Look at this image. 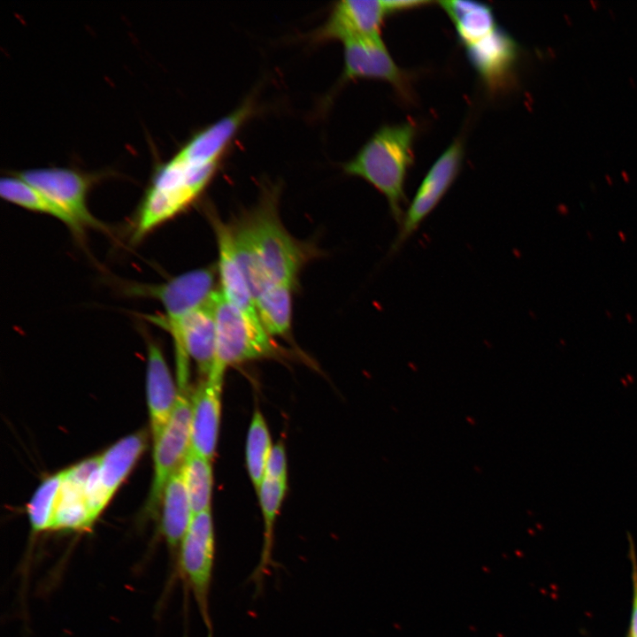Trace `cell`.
<instances>
[{
	"label": "cell",
	"mask_w": 637,
	"mask_h": 637,
	"mask_svg": "<svg viewBox=\"0 0 637 637\" xmlns=\"http://www.w3.org/2000/svg\"><path fill=\"white\" fill-rule=\"evenodd\" d=\"M147 399L151 433L155 440L170 419L178 400L179 389L159 345L147 339Z\"/></svg>",
	"instance_id": "cell-17"
},
{
	"label": "cell",
	"mask_w": 637,
	"mask_h": 637,
	"mask_svg": "<svg viewBox=\"0 0 637 637\" xmlns=\"http://www.w3.org/2000/svg\"><path fill=\"white\" fill-rule=\"evenodd\" d=\"M31 184L62 208L81 231L101 227L88 206V195L100 173H85L72 167H42L12 172Z\"/></svg>",
	"instance_id": "cell-7"
},
{
	"label": "cell",
	"mask_w": 637,
	"mask_h": 637,
	"mask_svg": "<svg viewBox=\"0 0 637 637\" xmlns=\"http://www.w3.org/2000/svg\"><path fill=\"white\" fill-rule=\"evenodd\" d=\"M178 389V400L170 419L153 440L154 478L147 504L148 512L153 515L158 512L168 480L184 464L191 449V397L188 388Z\"/></svg>",
	"instance_id": "cell-8"
},
{
	"label": "cell",
	"mask_w": 637,
	"mask_h": 637,
	"mask_svg": "<svg viewBox=\"0 0 637 637\" xmlns=\"http://www.w3.org/2000/svg\"><path fill=\"white\" fill-rule=\"evenodd\" d=\"M286 490L287 480L265 478L257 491L264 521V540L260 558L249 577L257 594L262 591L265 577L275 565L272 558L273 530Z\"/></svg>",
	"instance_id": "cell-19"
},
{
	"label": "cell",
	"mask_w": 637,
	"mask_h": 637,
	"mask_svg": "<svg viewBox=\"0 0 637 637\" xmlns=\"http://www.w3.org/2000/svg\"><path fill=\"white\" fill-rule=\"evenodd\" d=\"M213 300L216 352L210 375L224 377L229 366L280 354V348L265 328L249 321L219 289L216 290Z\"/></svg>",
	"instance_id": "cell-4"
},
{
	"label": "cell",
	"mask_w": 637,
	"mask_h": 637,
	"mask_svg": "<svg viewBox=\"0 0 637 637\" xmlns=\"http://www.w3.org/2000/svg\"><path fill=\"white\" fill-rule=\"evenodd\" d=\"M214 560L215 533L209 510L193 516L177 556L179 573L192 593L208 637H211L213 632L209 596Z\"/></svg>",
	"instance_id": "cell-5"
},
{
	"label": "cell",
	"mask_w": 637,
	"mask_h": 637,
	"mask_svg": "<svg viewBox=\"0 0 637 637\" xmlns=\"http://www.w3.org/2000/svg\"><path fill=\"white\" fill-rule=\"evenodd\" d=\"M293 288L289 284H273L255 299L261 324L271 337L289 334Z\"/></svg>",
	"instance_id": "cell-23"
},
{
	"label": "cell",
	"mask_w": 637,
	"mask_h": 637,
	"mask_svg": "<svg viewBox=\"0 0 637 637\" xmlns=\"http://www.w3.org/2000/svg\"><path fill=\"white\" fill-rule=\"evenodd\" d=\"M276 202L277 190H267L260 203L232 228L249 247L271 284L295 286L311 253L283 226Z\"/></svg>",
	"instance_id": "cell-3"
},
{
	"label": "cell",
	"mask_w": 637,
	"mask_h": 637,
	"mask_svg": "<svg viewBox=\"0 0 637 637\" xmlns=\"http://www.w3.org/2000/svg\"><path fill=\"white\" fill-rule=\"evenodd\" d=\"M343 44V80L384 81L392 85L403 97L410 98V77L395 64L381 36Z\"/></svg>",
	"instance_id": "cell-11"
},
{
	"label": "cell",
	"mask_w": 637,
	"mask_h": 637,
	"mask_svg": "<svg viewBox=\"0 0 637 637\" xmlns=\"http://www.w3.org/2000/svg\"><path fill=\"white\" fill-rule=\"evenodd\" d=\"M429 2L426 1H385V4L390 12V13H395V12L404 11V10H410L413 8H418L422 5H425L426 4H428Z\"/></svg>",
	"instance_id": "cell-29"
},
{
	"label": "cell",
	"mask_w": 637,
	"mask_h": 637,
	"mask_svg": "<svg viewBox=\"0 0 637 637\" xmlns=\"http://www.w3.org/2000/svg\"><path fill=\"white\" fill-rule=\"evenodd\" d=\"M416 134L411 121L383 126L343 165L347 174L365 180L385 196L398 225L407 201L405 180L414 160Z\"/></svg>",
	"instance_id": "cell-2"
},
{
	"label": "cell",
	"mask_w": 637,
	"mask_h": 637,
	"mask_svg": "<svg viewBox=\"0 0 637 637\" xmlns=\"http://www.w3.org/2000/svg\"><path fill=\"white\" fill-rule=\"evenodd\" d=\"M146 441L145 433L132 434L100 455L99 482L110 500L143 452Z\"/></svg>",
	"instance_id": "cell-20"
},
{
	"label": "cell",
	"mask_w": 637,
	"mask_h": 637,
	"mask_svg": "<svg viewBox=\"0 0 637 637\" xmlns=\"http://www.w3.org/2000/svg\"><path fill=\"white\" fill-rule=\"evenodd\" d=\"M222 385L223 378L210 375L191 398L190 450L210 460L219 439Z\"/></svg>",
	"instance_id": "cell-15"
},
{
	"label": "cell",
	"mask_w": 637,
	"mask_h": 637,
	"mask_svg": "<svg viewBox=\"0 0 637 637\" xmlns=\"http://www.w3.org/2000/svg\"><path fill=\"white\" fill-rule=\"evenodd\" d=\"M273 445L263 414L256 411L249 426L246 441V463L256 491L265 479L266 464Z\"/></svg>",
	"instance_id": "cell-25"
},
{
	"label": "cell",
	"mask_w": 637,
	"mask_h": 637,
	"mask_svg": "<svg viewBox=\"0 0 637 637\" xmlns=\"http://www.w3.org/2000/svg\"><path fill=\"white\" fill-rule=\"evenodd\" d=\"M182 469L193 516L211 510L213 483L211 460L190 450Z\"/></svg>",
	"instance_id": "cell-24"
},
{
	"label": "cell",
	"mask_w": 637,
	"mask_h": 637,
	"mask_svg": "<svg viewBox=\"0 0 637 637\" xmlns=\"http://www.w3.org/2000/svg\"><path fill=\"white\" fill-rule=\"evenodd\" d=\"M265 478L287 480V457L282 442L273 445L266 464Z\"/></svg>",
	"instance_id": "cell-27"
},
{
	"label": "cell",
	"mask_w": 637,
	"mask_h": 637,
	"mask_svg": "<svg viewBox=\"0 0 637 637\" xmlns=\"http://www.w3.org/2000/svg\"><path fill=\"white\" fill-rule=\"evenodd\" d=\"M100 456L64 470V479L51 530L86 531L95 522L90 512L86 485L99 468Z\"/></svg>",
	"instance_id": "cell-13"
},
{
	"label": "cell",
	"mask_w": 637,
	"mask_h": 637,
	"mask_svg": "<svg viewBox=\"0 0 637 637\" xmlns=\"http://www.w3.org/2000/svg\"><path fill=\"white\" fill-rule=\"evenodd\" d=\"M214 294L170 334L174 345L178 386L188 385L189 359L196 364L205 378L212 370L216 352Z\"/></svg>",
	"instance_id": "cell-10"
},
{
	"label": "cell",
	"mask_w": 637,
	"mask_h": 637,
	"mask_svg": "<svg viewBox=\"0 0 637 637\" xmlns=\"http://www.w3.org/2000/svg\"><path fill=\"white\" fill-rule=\"evenodd\" d=\"M63 479L64 471H61L44 480L35 490L27 504L32 532L37 533L51 530Z\"/></svg>",
	"instance_id": "cell-26"
},
{
	"label": "cell",
	"mask_w": 637,
	"mask_h": 637,
	"mask_svg": "<svg viewBox=\"0 0 637 637\" xmlns=\"http://www.w3.org/2000/svg\"><path fill=\"white\" fill-rule=\"evenodd\" d=\"M464 150V142L457 138L433 164L404 211L390 253L396 252L407 242L444 197L459 173Z\"/></svg>",
	"instance_id": "cell-9"
},
{
	"label": "cell",
	"mask_w": 637,
	"mask_h": 637,
	"mask_svg": "<svg viewBox=\"0 0 637 637\" xmlns=\"http://www.w3.org/2000/svg\"><path fill=\"white\" fill-rule=\"evenodd\" d=\"M439 4L452 20L459 41L465 47L481 40L497 27L488 5L471 1H442Z\"/></svg>",
	"instance_id": "cell-21"
},
{
	"label": "cell",
	"mask_w": 637,
	"mask_h": 637,
	"mask_svg": "<svg viewBox=\"0 0 637 637\" xmlns=\"http://www.w3.org/2000/svg\"><path fill=\"white\" fill-rule=\"evenodd\" d=\"M633 562V610L630 624V637H637V562L634 555L632 556Z\"/></svg>",
	"instance_id": "cell-28"
},
{
	"label": "cell",
	"mask_w": 637,
	"mask_h": 637,
	"mask_svg": "<svg viewBox=\"0 0 637 637\" xmlns=\"http://www.w3.org/2000/svg\"><path fill=\"white\" fill-rule=\"evenodd\" d=\"M391 14L385 1L342 0L333 7L325 24L314 34L318 41L343 43L380 36L385 18Z\"/></svg>",
	"instance_id": "cell-12"
},
{
	"label": "cell",
	"mask_w": 637,
	"mask_h": 637,
	"mask_svg": "<svg viewBox=\"0 0 637 637\" xmlns=\"http://www.w3.org/2000/svg\"><path fill=\"white\" fill-rule=\"evenodd\" d=\"M218 268L215 265L188 271L160 284H130L131 295L150 297L161 303L162 318H155L169 333L174 331L194 310L208 302L214 292Z\"/></svg>",
	"instance_id": "cell-6"
},
{
	"label": "cell",
	"mask_w": 637,
	"mask_h": 637,
	"mask_svg": "<svg viewBox=\"0 0 637 637\" xmlns=\"http://www.w3.org/2000/svg\"><path fill=\"white\" fill-rule=\"evenodd\" d=\"M0 196L7 202L27 210L54 217L66 225L78 237L83 233L73 219L39 189L12 173L0 180Z\"/></svg>",
	"instance_id": "cell-22"
},
{
	"label": "cell",
	"mask_w": 637,
	"mask_h": 637,
	"mask_svg": "<svg viewBox=\"0 0 637 637\" xmlns=\"http://www.w3.org/2000/svg\"><path fill=\"white\" fill-rule=\"evenodd\" d=\"M215 231L218 249V273L220 292L251 323L262 326L254 297L237 261L232 237V228L217 217L211 218Z\"/></svg>",
	"instance_id": "cell-16"
},
{
	"label": "cell",
	"mask_w": 637,
	"mask_h": 637,
	"mask_svg": "<svg viewBox=\"0 0 637 637\" xmlns=\"http://www.w3.org/2000/svg\"><path fill=\"white\" fill-rule=\"evenodd\" d=\"M182 466L168 480L161 501L162 533L173 555L179 552L193 518Z\"/></svg>",
	"instance_id": "cell-18"
},
{
	"label": "cell",
	"mask_w": 637,
	"mask_h": 637,
	"mask_svg": "<svg viewBox=\"0 0 637 637\" xmlns=\"http://www.w3.org/2000/svg\"><path fill=\"white\" fill-rule=\"evenodd\" d=\"M191 137L168 160L157 164L139 205L132 238L138 242L190 206L219 166Z\"/></svg>",
	"instance_id": "cell-1"
},
{
	"label": "cell",
	"mask_w": 637,
	"mask_h": 637,
	"mask_svg": "<svg viewBox=\"0 0 637 637\" xmlns=\"http://www.w3.org/2000/svg\"><path fill=\"white\" fill-rule=\"evenodd\" d=\"M465 48L469 62L489 89L502 88L509 82L518 49L506 31L497 27L488 35Z\"/></svg>",
	"instance_id": "cell-14"
}]
</instances>
